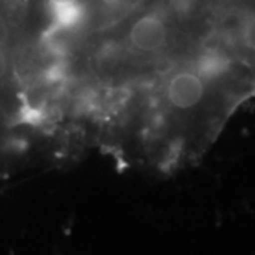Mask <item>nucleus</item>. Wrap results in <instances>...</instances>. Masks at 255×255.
<instances>
[{"instance_id":"f257e3e1","label":"nucleus","mask_w":255,"mask_h":255,"mask_svg":"<svg viewBox=\"0 0 255 255\" xmlns=\"http://www.w3.org/2000/svg\"><path fill=\"white\" fill-rule=\"evenodd\" d=\"M207 91V82L193 71H180L167 85V100L177 110H193L200 105Z\"/></svg>"},{"instance_id":"f03ea898","label":"nucleus","mask_w":255,"mask_h":255,"mask_svg":"<svg viewBox=\"0 0 255 255\" xmlns=\"http://www.w3.org/2000/svg\"><path fill=\"white\" fill-rule=\"evenodd\" d=\"M129 40L139 51L155 53L166 44L167 26L157 13H146L132 24Z\"/></svg>"},{"instance_id":"7ed1b4c3","label":"nucleus","mask_w":255,"mask_h":255,"mask_svg":"<svg viewBox=\"0 0 255 255\" xmlns=\"http://www.w3.org/2000/svg\"><path fill=\"white\" fill-rule=\"evenodd\" d=\"M121 1L122 0H98V3L105 6V7H115V6H118Z\"/></svg>"},{"instance_id":"20e7f679","label":"nucleus","mask_w":255,"mask_h":255,"mask_svg":"<svg viewBox=\"0 0 255 255\" xmlns=\"http://www.w3.org/2000/svg\"><path fill=\"white\" fill-rule=\"evenodd\" d=\"M43 1H48V0H43Z\"/></svg>"}]
</instances>
